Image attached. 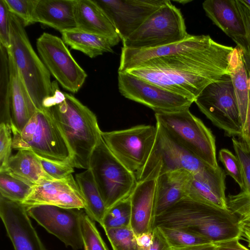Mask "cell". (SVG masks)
<instances>
[{"mask_svg": "<svg viewBox=\"0 0 250 250\" xmlns=\"http://www.w3.org/2000/svg\"><path fill=\"white\" fill-rule=\"evenodd\" d=\"M233 48L213 40L199 49L149 60L126 72L194 102L207 85L229 74Z\"/></svg>", "mask_w": 250, "mask_h": 250, "instance_id": "1", "label": "cell"}, {"mask_svg": "<svg viewBox=\"0 0 250 250\" xmlns=\"http://www.w3.org/2000/svg\"><path fill=\"white\" fill-rule=\"evenodd\" d=\"M51 114L72 153L71 164L87 169L93 150L101 138L97 117L72 94L60 91L52 82V94L43 104Z\"/></svg>", "mask_w": 250, "mask_h": 250, "instance_id": "2", "label": "cell"}, {"mask_svg": "<svg viewBox=\"0 0 250 250\" xmlns=\"http://www.w3.org/2000/svg\"><path fill=\"white\" fill-rule=\"evenodd\" d=\"M239 220L238 216L229 209L221 208L187 196L156 217L154 228L182 229L216 244L241 238Z\"/></svg>", "mask_w": 250, "mask_h": 250, "instance_id": "3", "label": "cell"}, {"mask_svg": "<svg viewBox=\"0 0 250 250\" xmlns=\"http://www.w3.org/2000/svg\"><path fill=\"white\" fill-rule=\"evenodd\" d=\"M10 42L7 49L38 110L52 94L51 74L33 49L21 21L9 12Z\"/></svg>", "mask_w": 250, "mask_h": 250, "instance_id": "4", "label": "cell"}, {"mask_svg": "<svg viewBox=\"0 0 250 250\" xmlns=\"http://www.w3.org/2000/svg\"><path fill=\"white\" fill-rule=\"evenodd\" d=\"M12 148L30 150L38 156L52 161L71 162L69 146L56 122L45 108L38 110L21 132L13 133Z\"/></svg>", "mask_w": 250, "mask_h": 250, "instance_id": "5", "label": "cell"}, {"mask_svg": "<svg viewBox=\"0 0 250 250\" xmlns=\"http://www.w3.org/2000/svg\"><path fill=\"white\" fill-rule=\"evenodd\" d=\"M156 123L185 148L206 164L217 168L215 140L209 128L187 108L155 112Z\"/></svg>", "mask_w": 250, "mask_h": 250, "instance_id": "6", "label": "cell"}, {"mask_svg": "<svg viewBox=\"0 0 250 250\" xmlns=\"http://www.w3.org/2000/svg\"><path fill=\"white\" fill-rule=\"evenodd\" d=\"M89 168L107 210L128 198L137 183L135 176L113 155L102 137L92 152Z\"/></svg>", "mask_w": 250, "mask_h": 250, "instance_id": "7", "label": "cell"}, {"mask_svg": "<svg viewBox=\"0 0 250 250\" xmlns=\"http://www.w3.org/2000/svg\"><path fill=\"white\" fill-rule=\"evenodd\" d=\"M188 34L180 9L168 0L122 42L123 47L155 48L181 41Z\"/></svg>", "mask_w": 250, "mask_h": 250, "instance_id": "8", "label": "cell"}, {"mask_svg": "<svg viewBox=\"0 0 250 250\" xmlns=\"http://www.w3.org/2000/svg\"><path fill=\"white\" fill-rule=\"evenodd\" d=\"M157 126L138 125L129 128L101 132L113 155L135 177L138 182L153 147Z\"/></svg>", "mask_w": 250, "mask_h": 250, "instance_id": "9", "label": "cell"}, {"mask_svg": "<svg viewBox=\"0 0 250 250\" xmlns=\"http://www.w3.org/2000/svg\"><path fill=\"white\" fill-rule=\"evenodd\" d=\"M194 103L200 111L228 136L242 134L243 124L230 76L207 85Z\"/></svg>", "mask_w": 250, "mask_h": 250, "instance_id": "10", "label": "cell"}, {"mask_svg": "<svg viewBox=\"0 0 250 250\" xmlns=\"http://www.w3.org/2000/svg\"><path fill=\"white\" fill-rule=\"evenodd\" d=\"M156 140L138 182L179 169L194 174L210 166L185 148L160 124L156 123Z\"/></svg>", "mask_w": 250, "mask_h": 250, "instance_id": "11", "label": "cell"}, {"mask_svg": "<svg viewBox=\"0 0 250 250\" xmlns=\"http://www.w3.org/2000/svg\"><path fill=\"white\" fill-rule=\"evenodd\" d=\"M39 56L56 81L65 90L77 93L87 77L62 38L44 32L36 41Z\"/></svg>", "mask_w": 250, "mask_h": 250, "instance_id": "12", "label": "cell"}, {"mask_svg": "<svg viewBox=\"0 0 250 250\" xmlns=\"http://www.w3.org/2000/svg\"><path fill=\"white\" fill-rule=\"evenodd\" d=\"M118 81L122 95L150 108L155 113L189 108L194 102L128 72H118Z\"/></svg>", "mask_w": 250, "mask_h": 250, "instance_id": "13", "label": "cell"}, {"mask_svg": "<svg viewBox=\"0 0 250 250\" xmlns=\"http://www.w3.org/2000/svg\"><path fill=\"white\" fill-rule=\"evenodd\" d=\"M27 208L30 217L50 233L74 250L83 246L80 218L83 210L51 205H36Z\"/></svg>", "mask_w": 250, "mask_h": 250, "instance_id": "14", "label": "cell"}, {"mask_svg": "<svg viewBox=\"0 0 250 250\" xmlns=\"http://www.w3.org/2000/svg\"><path fill=\"white\" fill-rule=\"evenodd\" d=\"M108 16L123 42L168 0H94Z\"/></svg>", "mask_w": 250, "mask_h": 250, "instance_id": "15", "label": "cell"}, {"mask_svg": "<svg viewBox=\"0 0 250 250\" xmlns=\"http://www.w3.org/2000/svg\"><path fill=\"white\" fill-rule=\"evenodd\" d=\"M0 216L15 250H46L22 203L0 195Z\"/></svg>", "mask_w": 250, "mask_h": 250, "instance_id": "16", "label": "cell"}, {"mask_svg": "<svg viewBox=\"0 0 250 250\" xmlns=\"http://www.w3.org/2000/svg\"><path fill=\"white\" fill-rule=\"evenodd\" d=\"M26 207L51 205L67 208H84L83 198L72 174L60 180L45 181L33 187L22 203Z\"/></svg>", "mask_w": 250, "mask_h": 250, "instance_id": "17", "label": "cell"}, {"mask_svg": "<svg viewBox=\"0 0 250 250\" xmlns=\"http://www.w3.org/2000/svg\"><path fill=\"white\" fill-rule=\"evenodd\" d=\"M213 41L209 35L188 34L181 41L155 48L131 49L122 47L118 72H128L153 58L199 49Z\"/></svg>", "mask_w": 250, "mask_h": 250, "instance_id": "18", "label": "cell"}, {"mask_svg": "<svg viewBox=\"0 0 250 250\" xmlns=\"http://www.w3.org/2000/svg\"><path fill=\"white\" fill-rule=\"evenodd\" d=\"M156 179L137 182L129 196L130 227L136 236L152 232L156 218Z\"/></svg>", "mask_w": 250, "mask_h": 250, "instance_id": "19", "label": "cell"}, {"mask_svg": "<svg viewBox=\"0 0 250 250\" xmlns=\"http://www.w3.org/2000/svg\"><path fill=\"white\" fill-rule=\"evenodd\" d=\"M225 171L208 166L192 174L188 197L223 209H229L225 195Z\"/></svg>", "mask_w": 250, "mask_h": 250, "instance_id": "20", "label": "cell"}, {"mask_svg": "<svg viewBox=\"0 0 250 250\" xmlns=\"http://www.w3.org/2000/svg\"><path fill=\"white\" fill-rule=\"evenodd\" d=\"M11 93V129L21 132L38 110L12 57L8 53Z\"/></svg>", "mask_w": 250, "mask_h": 250, "instance_id": "21", "label": "cell"}, {"mask_svg": "<svg viewBox=\"0 0 250 250\" xmlns=\"http://www.w3.org/2000/svg\"><path fill=\"white\" fill-rule=\"evenodd\" d=\"M192 174L185 169L164 173L156 178V217L188 196Z\"/></svg>", "mask_w": 250, "mask_h": 250, "instance_id": "22", "label": "cell"}, {"mask_svg": "<svg viewBox=\"0 0 250 250\" xmlns=\"http://www.w3.org/2000/svg\"><path fill=\"white\" fill-rule=\"evenodd\" d=\"M74 15L76 28L105 37L115 45L121 40L114 25L94 0H77Z\"/></svg>", "mask_w": 250, "mask_h": 250, "instance_id": "23", "label": "cell"}, {"mask_svg": "<svg viewBox=\"0 0 250 250\" xmlns=\"http://www.w3.org/2000/svg\"><path fill=\"white\" fill-rule=\"evenodd\" d=\"M77 0H35L33 23L39 22L61 33L76 28L74 15Z\"/></svg>", "mask_w": 250, "mask_h": 250, "instance_id": "24", "label": "cell"}, {"mask_svg": "<svg viewBox=\"0 0 250 250\" xmlns=\"http://www.w3.org/2000/svg\"><path fill=\"white\" fill-rule=\"evenodd\" d=\"M207 16L231 39L246 34L235 0H207L202 4Z\"/></svg>", "mask_w": 250, "mask_h": 250, "instance_id": "25", "label": "cell"}, {"mask_svg": "<svg viewBox=\"0 0 250 250\" xmlns=\"http://www.w3.org/2000/svg\"><path fill=\"white\" fill-rule=\"evenodd\" d=\"M232 142L241 166L244 187L239 193L228 196L227 205L229 210L241 218L250 214V147L235 137Z\"/></svg>", "mask_w": 250, "mask_h": 250, "instance_id": "26", "label": "cell"}, {"mask_svg": "<svg viewBox=\"0 0 250 250\" xmlns=\"http://www.w3.org/2000/svg\"><path fill=\"white\" fill-rule=\"evenodd\" d=\"M7 170L33 185L55 180L44 170L38 156L32 150L20 149L10 158Z\"/></svg>", "mask_w": 250, "mask_h": 250, "instance_id": "27", "label": "cell"}, {"mask_svg": "<svg viewBox=\"0 0 250 250\" xmlns=\"http://www.w3.org/2000/svg\"><path fill=\"white\" fill-rule=\"evenodd\" d=\"M61 34L62 39L65 44L90 58H94L104 53L113 52L112 48L115 46L113 42L105 37L77 28L66 30Z\"/></svg>", "mask_w": 250, "mask_h": 250, "instance_id": "28", "label": "cell"}, {"mask_svg": "<svg viewBox=\"0 0 250 250\" xmlns=\"http://www.w3.org/2000/svg\"><path fill=\"white\" fill-rule=\"evenodd\" d=\"M75 179L84 201L85 213L102 226L107 209L91 169L76 174Z\"/></svg>", "mask_w": 250, "mask_h": 250, "instance_id": "29", "label": "cell"}, {"mask_svg": "<svg viewBox=\"0 0 250 250\" xmlns=\"http://www.w3.org/2000/svg\"><path fill=\"white\" fill-rule=\"evenodd\" d=\"M229 70L243 127L249 100V76L243 60L241 51L237 46L233 48L231 54Z\"/></svg>", "mask_w": 250, "mask_h": 250, "instance_id": "30", "label": "cell"}, {"mask_svg": "<svg viewBox=\"0 0 250 250\" xmlns=\"http://www.w3.org/2000/svg\"><path fill=\"white\" fill-rule=\"evenodd\" d=\"M0 120L11 126V93L8 50L0 44Z\"/></svg>", "mask_w": 250, "mask_h": 250, "instance_id": "31", "label": "cell"}, {"mask_svg": "<svg viewBox=\"0 0 250 250\" xmlns=\"http://www.w3.org/2000/svg\"><path fill=\"white\" fill-rule=\"evenodd\" d=\"M33 186L8 170L0 172V195L9 200L22 203L31 193Z\"/></svg>", "mask_w": 250, "mask_h": 250, "instance_id": "32", "label": "cell"}, {"mask_svg": "<svg viewBox=\"0 0 250 250\" xmlns=\"http://www.w3.org/2000/svg\"><path fill=\"white\" fill-rule=\"evenodd\" d=\"M236 6L243 20L246 34L231 39L240 49L248 76L250 77V6L244 0H235Z\"/></svg>", "mask_w": 250, "mask_h": 250, "instance_id": "33", "label": "cell"}, {"mask_svg": "<svg viewBox=\"0 0 250 250\" xmlns=\"http://www.w3.org/2000/svg\"><path fill=\"white\" fill-rule=\"evenodd\" d=\"M80 229L84 250H108L94 220L83 211L80 218Z\"/></svg>", "mask_w": 250, "mask_h": 250, "instance_id": "34", "label": "cell"}, {"mask_svg": "<svg viewBox=\"0 0 250 250\" xmlns=\"http://www.w3.org/2000/svg\"><path fill=\"white\" fill-rule=\"evenodd\" d=\"M160 228L171 248H180L212 243L202 236L186 230L168 227Z\"/></svg>", "mask_w": 250, "mask_h": 250, "instance_id": "35", "label": "cell"}, {"mask_svg": "<svg viewBox=\"0 0 250 250\" xmlns=\"http://www.w3.org/2000/svg\"><path fill=\"white\" fill-rule=\"evenodd\" d=\"M104 229L113 250H138L136 236L130 226Z\"/></svg>", "mask_w": 250, "mask_h": 250, "instance_id": "36", "label": "cell"}, {"mask_svg": "<svg viewBox=\"0 0 250 250\" xmlns=\"http://www.w3.org/2000/svg\"><path fill=\"white\" fill-rule=\"evenodd\" d=\"M219 160L223 165L227 174L232 178L241 189L244 187L242 169L239 159L226 148L221 149L219 153Z\"/></svg>", "mask_w": 250, "mask_h": 250, "instance_id": "37", "label": "cell"}, {"mask_svg": "<svg viewBox=\"0 0 250 250\" xmlns=\"http://www.w3.org/2000/svg\"><path fill=\"white\" fill-rule=\"evenodd\" d=\"M9 12L17 17L24 26L33 24L32 16L35 0H4Z\"/></svg>", "mask_w": 250, "mask_h": 250, "instance_id": "38", "label": "cell"}, {"mask_svg": "<svg viewBox=\"0 0 250 250\" xmlns=\"http://www.w3.org/2000/svg\"><path fill=\"white\" fill-rule=\"evenodd\" d=\"M11 126L4 123L0 125V172L7 170L11 157L13 138Z\"/></svg>", "mask_w": 250, "mask_h": 250, "instance_id": "39", "label": "cell"}, {"mask_svg": "<svg viewBox=\"0 0 250 250\" xmlns=\"http://www.w3.org/2000/svg\"><path fill=\"white\" fill-rule=\"evenodd\" d=\"M39 159L45 171L55 180L65 178L74 172L70 163H60L41 158Z\"/></svg>", "mask_w": 250, "mask_h": 250, "instance_id": "40", "label": "cell"}, {"mask_svg": "<svg viewBox=\"0 0 250 250\" xmlns=\"http://www.w3.org/2000/svg\"><path fill=\"white\" fill-rule=\"evenodd\" d=\"M9 14L4 0H0V44L7 49L10 42Z\"/></svg>", "mask_w": 250, "mask_h": 250, "instance_id": "41", "label": "cell"}, {"mask_svg": "<svg viewBox=\"0 0 250 250\" xmlns=\"http://www.w3.org/2000/svg\"><path fill=\"white\" fill-rule=\"evenodd\" d=\"M152 234V242L150 250H171V246L160 227H154Z\"/></svg>", "mask_w": 250, "mask_h": 250, "instance_id": "42", "label": "cell"}, {"mask_svg": "<svg viewBox=\"0 0 250 250\" xmlns=\"http://www.w3.org/2000/svg\"><path fill=\"white\" fill-rule=\"evenodd\" d=\"M241 141L250 147V77L249 76V100L245 123L242 134L240 137Z\"/></svg>", "mask_w": 250, "mask_h": 250, "instance_id": "43", "label": "cell"}, {"mask_svg": "<svg viewBox=\"0 0 250 250\" xmlns=\"http://www.w3.org/2000/svg\"><path fill=\"white\" fill-rule=\"evenodd\" d=\"M240 239L224 241L216 244L215 250H250L239 242Z\"/></svg>", "mask_w": 250, "mask_h": 250, "instance_id": "44", "label": "cell"}, {"mask_svg": "<svg viewBox=\"0 0 250 250\" xmlns=\"http://www.w3.org/2000/svg\"><path fill=\"white\" fill-rule=\"evenodd\" d=\"M152 232H145L136 236V243L138 250H150L152 242Z\"/></svg>", "mask_w": 250, "mask_h": 250, "instance_id": "45", "label": "cell"}, {"mask_svg": "<svg viewBox=\"0 0 250 250\" xmlns=\"http://www.w3.org/2000/svg\"><path fill=\"white\" fill-rule=\"evenodd\" d=\"M241 237L247 241L248 246L250 248V214L240 218L239 222Z\"/></svg>", "mask_w": 250, "mask_h": 250, "instance_id": "46", "label": "cell"}, {"mask_svg": "<svg viewBox=\"0 0 250 250\" xmlns=\"http://www.w3.org/2000/svg\"><path fill=\"white\" fill-rule=\"evenodd\" d=\"M217 246L214 243L191 246L180 248H171V250H215Z\"/></svg>", "mask_w": 250, "mask_h": 250, "instance_id": "47", "label": "cell"}, {"mask_svg": "<svg viewBox=\"0 0 250 250\" xmlns=\"http://www.w3.org/2000/svg\"><path fill=\"white\" fill-rule=\"evenodd\" d=\"M177 2L178 1L179 2L181 3H182L183 4V3L184 2V3H186L187 2H188L190 1V0H182V1H177Z\"/></svg>", "mask_w": 250, "mask_h": 250, "instance_id": "48", "label": "cell"}, {"mask_svg": "<svg viewBox=\"0 0 250 250\" xmlns=\"http://www.w3.org/2000/svg\"><path fill=\"white\" fill-rule=\"evenodd\" d=\"M245 2L247 4H248L250 6V0H244Z\"/></svg>", "mask_w": 250, "mask_h": 250, "instance_id": "49", "label": "cell"}]
</instances>
